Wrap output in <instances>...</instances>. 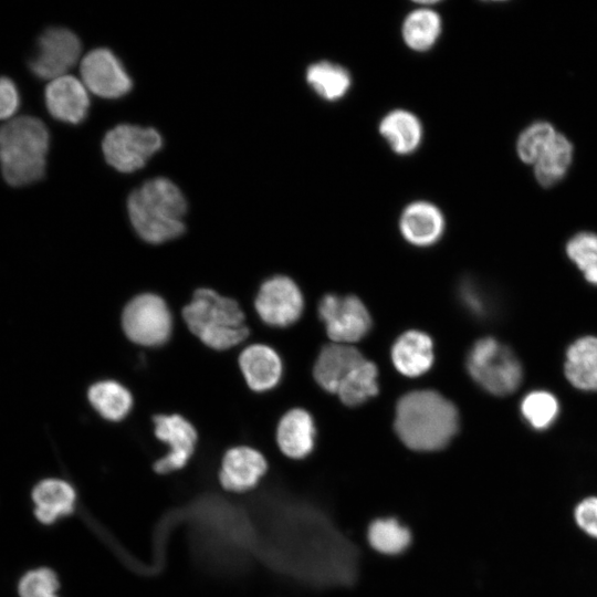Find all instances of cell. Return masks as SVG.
<instances>
[{
    "label": "cell",
    "instance_id": "6da1fadb",
    "mask_svg": "<svg viewBox=\"0 0 597 597\" xmlns=\"http://www.w3.org/2000/svg\"><path fill=\"white\" fill-rule=\"evenodd\" d=\"M459 425L455 406L434 390L408 392L396 406V434L413 452L446 449L458 433Z\"/></svg>",
    "mask_w": 597,
    "mask_h": 597
},
{
    "label": "cell",
    "instance_id": "7a4b0ae2",
    "mask_svg": "<svg viewBox=\"0 0 597 597\" xmlns=\"http://www.w3.org/2000/svg\"><path fill=\"white\" fill-rule=\"evenodd\" d=\"M127 209L135 231L148 243H163L185 231L187 201L168 178L149 179L132 191Z\"/></svg>",
    "mask_w": 597,
    "mask_h": 597
},
{
    "label": "cell",
    "instance_id": "3957f363",
    "mask_svg": "<svg viewBox=\"0 0 597 597\" xmlns=\"http://www.w3.org/2000/svg\"><path fill=\"white\" fill-rule=\"evenodd\" d=\"M50 135L35 117H17L0 128V167L11 186H27L45 172Z\"/></svg>",
    "mask_w": 597,
    "mask_h": 597
},
{
    "label": "cell",
    "instance_id": "277c9868",
    "mask_svg": "<svg viewBox=\"0 0 597 597\" xmlns=\"http://www.w3.org/2000/svg\"><path fill=\"white\" fill-rule=\"evenodd\" d=\"M182 316L191 333L213 349L233 347L249 335L238 302L210 289L197 290Z\"/></svg>",
    "mask_w": 597,
    "mask_h": 597
},
{
    "label": "cell",
    "instance_id": "5b68a950",
    "mask_svg": "<svg viewBox=\"0 0 597 597\" xmlns=\"http://www.w3.org/2000/svg\"><path fill=\"white\" fill-rule=\"evenodd\" d=\"M473 380L495 396L514 392L523 380V367L510 347L493 337L474 343L467 357Z\"/></svg>",
    "mask_w": 597,
    "mask_h": 597
},
{
    "label": "cell",
    "instance_id": "8992f818",
    "mask_svg": "<svg viewBox=\"0 0 597 597\" xmlns=\"http://www.w3.org/2000/svg\"><path fill=\"white\" fill-rule=\"evenodd\" d=\"M161 146L163 138L155 128L132 124L115 126L102 143L105 160L121 172L140 169Z\"/></svg>",
    "mask_w": 597,
    "mask_h": 597
},
{
    "label": "cell",
    "instance_id": "52a82bcc",
    "mask_svg": "<svg viewBox=\"0 0 597 597\" xmlns=\"http://www.w3.org/2000/svg\"><path fill=\"white\" fill-rule=\"evenodd\" d=\"M125 335L142 346H159L168 341L172 329V317L166 302L153 293L132 298L122 315Z\"/></svg>",
    "mask_w": 597,
    "mask_h": 597
},
{
    "label": "cell",
    "instance_id": "ba28073f",
    "mask_svg": "<svg viewBox=\"0 0 597 597\" xmlns=\"http://www.w3.org/2000/svg\"><path fill=\"white\" fill-rule=\"evenodd\" d=\"M153 421L155 437L168 447L167 452L154 461V472L167 475L187 468L198 442L195 427L179 415H157Z\"/></svg>",
    "mask_w": 597,
    "mask_h": 597
},
{
    "label": "cell",
    "instance_id": "9c48e42d",
    "mask_svg": "<svg viewBox=\"0 0 597 597\" xmlns=\"http://www.w3.org/2000/svg\"><path fill=\"white\" fill-rule=\"evenodd\" d=\"M329 338L339 344L362 339L371 327V318L363 302L353 295H325L318 305Z\"/></svg>",
    "mask_w": 597,
    "mask_h": 597
},
{
    "label": "cell",
    "instance_id": "30bf717a",
    "mask_svg": "<svg viewBox=\"0 0 597 597\" xmlns=\"http://www.w3.org/2000/svg\"><path fill=\"white\" fill-rule=\"evenodd\" d=\"M80 54L81 42L75 33L65 28H50L39 36L29 65L38 77L52 81L66 75Z\"/></svg>",
    "mask_w": 597,
    "mask_h": 597
},
{
    "label": "cell",
    "instance_id": "8fae6325",
    "mask_svg": "<svg viewBox=\"0 0 597 597\" xmlns=\"http://www.w3.org/2000/svg\"><path fill=\"white\" fill-rule=\"evenodd\" d=\"M268 471V459L260 450L245 444L234 446L220 459L218 484L227 493L245 494L256 489Z\"/></svg>",
    "mask_w": 597,
    "mask_h": 597
},
{
    "label": "cell",
    "instance_id": "7c38bea8",
    "mask_svg": "<svg viewBox=\"0 0 597 597\" xmlns=\"http://www.w3.org/2000/svg\"><path fill=\"white\" fill-rule=\"evenodd\" d=\"M80 71L85 87L103 98H119L133 86L121 60L106 48L90 51L83 57Z\"/></svg>",
    "mask_w": 597,
    "mask_h": 597
},
{
    "label": "cell",
    "instance_id": "4fadbf2b",
    "mask_svg": "<svg viewBox=\"0 0 597 597\" xmlns=\"http://www.w3.org/2000/svg\"><path fill=\"white\" fill-rule=\"evenodd\" d=\"M254 306L264 323L285 327L300 318L304 300L294 281L284 275H276L261 285Z\"/></svg>",
    "mask_w": 597,
    "mask_h": 597
},
{
    "label": "cell",
    "instance_id": "5bb4252c",
    "mask_svg": "<svg viewBox=\"0 0 597 597\" xmlns=\"http://www.w3.org/2000/svg\"><path fill=\"white\" fill-rule=\"evenodd\" d=\"M32 501L36 520L43 525L51 526L76 513L78 492L69 480L45 478L34 485Z\"/></svg>",
    "mask_w": 597,
    "mask_h": 597
},
{
    "label": "cell",
    "instance_id": "9a60e30c",
    "mask_svg": "<svg viewBox=\"0 0 597 597\" xmlns=\"http://www.w3.org/2000/svg\"><path fill=\"white\" fill-rule=\"evenodd\" d=\"M45 104L54 118L69 124H80L90 108L87 88L76 77L63 75L48 84Z\"/></svg>",
    "mask_w": 597,
    "mask_h": 597
},
{
    "label": "cell",
    "instance_id": "2e32d148",
    "mask_svg": "<svg viewBox=\"0 0 597 597\" xmlns=\"http://www.w3.org/2000/svg\"><path fill=\"white\" fill-rule=\"evenodd\" d=\"M275 441L280 452L293 461L310 457L316 443V429L312 416L304 409L294 408L280 420Z\"/></svg>",
    "mask_w": 597,
    "mask_h": 597
},
{
    "label": "cell",
    "instance_id": "e0dca14e",
    "mask_svg": "<svg viewBox=\"0 0 597 597\" xmlns=\"http://www.w3.org/2000/svg\"><path fill=\"white\" fill-rule=\"evenodd\" d=\"M402 237L417 247L436 243L444 231V218L437 206L427 201L408 205L399 220Z\"/></svg>",
    "mask_w": 597,
    "mask_h": 597
},
{
    "label": "cell",
    "instance_id": "ac0fdd59",
    "mask_svg": "<svg viewBox=\"0 0 597 597\" xmlns=\"http://www.w3.org/2000/svg\"><path fill=\"white\" fill-rule=\"evenodd\" d=\"M564 375L574 388L597 391V336L578 337L567 347Z\"/></svg>",
    "mask_w": 597,
    "mask_h": 597
},
{
    "label": "cell",
    "instance_id": "d6986e66",
    "mask_svg": "<svg viewBox=\"0 0 597 597\" xmlns=\"http://www.w3.org/2000/svg\"><path fill=\"white\" fill-rule=\"evenodd\" d=\"M363 360L360 352L348 344L326 345L316 359L314 378L326 391L336 392L344 378Z\"/></svg>",
    "mask_w": 597,
    "mask_h": 597
},
{
    "label": "cell",
    "instance_id": "ffe728a7",
    "mask_svg": "<svg viewBox=\"0 0 597 597\" xmlns=\"http://www.w3.org/2000/svg\"><path fill=\"white\" fill-rule=\"evenodd\" d=\"M239 365L248 386L254 391L272 389L281 379L280 356L266 345L254 344L244 348Z\"/></svg>",
    "mask_w": 597,
    "mask_h": 597
},
{
    "label": "cell",
    "instance_id": "44dd1931",
    "mask_svg": "<svg viewBox=\"0 0 597 597\" xmlns=\"http://www.w3.org/2000/svg\"><path fill=\"white\" fill-rule=\"evenodd\" d=\"M396 369L408 377L427 373L433 364V343L420 331H408L400 335L391 348Z\"/></svg>",
    "mask_w": 597,
    "mask_h": 597
},
{
    "label": "cell",
    "instance_id": "7402d4cb",
    "mask_svg": "<svg viewBox=\"0 0 597 597\" xmlns=\"http://www.w3.org/2000/svg\"><path fill=\"white\" fill-rule=\"evenodd\" d=\"M379 133L389 147L399 155L415 151L422 139L420 121L411 112L395 109L379 123Z\"/></svg>",
    "mask_w": 597,
    "mask_h": 597
},
{
    "label": "cell",
    "instance_id": "603a6c76",
    "mask_svg": "<svg viewBox=\"0 0 597 597\" xmlns=\"http://www.w3.org/2000/svg\"><path fill=\"white\" fill-rule=\"evenodd\" d=\"M573 159V145L562 133H556L543 148L534 165V175L543 187L559 182L568 171Z\"/></svg>",
    "mask_w": 597,
    "mask_h": 597
},
{
    "label": "cell",
    "instance_id": "cb8c5ba5",
    "mask_svg": "<svg viewBox=\"0 0 597 597\" xmlns=\"http://www.w3.org/2000/svg\"><path fill=\"white\" fill-rule=\"evenodd\" d=\"M366 537L369 547L384 556H398L412 542L409 527L392 516L374 520L368 525Z\"/></svg>",
    "mask_w": 597,
    "mask_h": 597
},
{
    "label": "cell",
    "instance_id": "d4e9b609",
    "mask_svg": "<svg viewBox=\"0 0 597 597\" xmlns=\"http://www.w3.org/2000/svg\"><path fill=\"white\" fill-rule=\"evenodd\" d=\"M306 82L323 100L334 102L344 97L350 88L352 78L346 69L328 62L320 61L306 70Z\"/></svg>",
    "mask_w": 597,
    "mask_h": 597
},
{
    "label": "cell",
    "instance_id": "484cf974",
    "mask_svg": "<svg viewBox=\"0 0 597 597\" xmlns=\"http://www.w3.org/2000/svg\"><path fill=\"white\" fill-rule=\"evenodd\" d=\"M441 33V19L430 8L411 11L402 23V39L407 46L416 52L431 49Z\"/></svg>",
    "mask_w": 597,
    "mask_h": 597
},
{
    "label": "cell",
    "instance_id": "4316f807",
    "mask_svg": "<svg viewBox=\"0 0 597 597\" xmlns=\"http://www.w3.org/2000/svg\"><path fill=\"white\" fill-rule=\"evenodd\" d=\"M92 407L105 419L119 421L133 405L128 389L114 380H103L92 385L87 392Z\"/></svg>",
    "mask_w": 597,
    "mask_h": 597
},
{
    "label": "cell",
    "instance_id": "83f0119b",
    "mask_svg": "<svg viewBox=\"0 0 597 597\" xmlns=\"http://www.w3.org/2000/svg\"><path fill=\"white\" fill-rule=\"evenodd\" d=\"M336 392L341 400L350 407L375 396L378 392L375 364L364 359L344 378Z\"/></svg>",
    "mask_w": 597,
    "mask_h": 597
},
{
    "label": "cell",
    "instance_id": "f1b7e54d",
    "mask_svg": "<svg viewBox=\"0 0 597 597\" xmlns=\"http://www.w3.org/2000/svg\"><path fill=\"white\" fill-rule=\"evenodd\" d=\"M525 422L535 431H545L551 428L559 416L558 399L544 389L527 392L520 405Z\"/></svg>",
    "mask_w": 597,
    "mask_h": 597
},
{
    "label": "cell",
    "instance_id": "f546056e",
    "mask_svg": "<svg viewBox=\"0 0 597 597\" xmlns=\"http://www.w3.org/2000/svg\"><path fill=\"white\" fill-rule=\"evenodd\" d=\"M565 250L585 280L597 286V234L590 231L577 232L569 238Z\"/></svg>",
    "mask_w": 597,
    "mask_h": 597
},
{
    "label": "cell",
    "instance_id": "4dcf8cb0",
    "mask_svg": "<svg viewBox=\"0 0 597 597\" xmlns=\"http://www.w3.org/2000/svg\"><path fill=\"white\" fill-rule=\"evenodd\" d=\"M554 126L545 121L530 124L520 134L516 143L519 157L526 164H534L543 148L556 135Z\"/></svg>",
    "mask_w": 597,
    "mask_h": 597
},
{
    "label": "cell",
    "instance_id": "1f68e13d",
    "mask_svg": "<svg viewBox=\"0 0 597 597\" xmlns=\"http://www.w3.org/2000/svg\"><path fill=\"white\" fill-rule=\"evenodd\" d=\"M59 574L51 567H38L25 573L19 582L20 597H61Z\"/></svg>",
    "mask_w": 597,
    "mask_h": 597
},
{
    "label": "cell",
    "instance_id": "d6a6232c",
    "mask_svg": "<svg viewBox=\"0 0 597 597\" xmlns=\"http://www.w3.org/2000/svg\"><path fill=\"white\" fill-rule=\"evenodd\" d=\"M572 519L584 535L597 541V494L580 498L573 506Z\"/></svg>",
    "mask_w": 597,
    "mask_h": 597
},
{
    "label": "cell",
    "instance_id": "836d02e7",
    "mask_svg": "<svg viewBox=\"0 0 597 597\" xmlns=\"http://www.w3.org/2000/svg\"><path fill=\"white\" fill-rule=\"evenodd\" d=\"M20 104L17 86L8 77H0V119L14 114Z\"/></svg>",
    "mask_w": 597,
    "mask_h": 597
},
{
    "label": "cell",
    "instance_id": "e575fe53",
    "mask_svg": "<svg viewBox=\"0 0 597 597\" xmlns=\"http://www.w3.org/2000/svg\"><path fill=\"white\" fill-rule=\"evenodd\" d=\"M462 300L465 305L474 313L482 315L485 312V302L480 291L472 284L465 283L461 289Z\"/></svg>",
    "mask_w": 597,
    "mask_h": 597
}]
</instances>
